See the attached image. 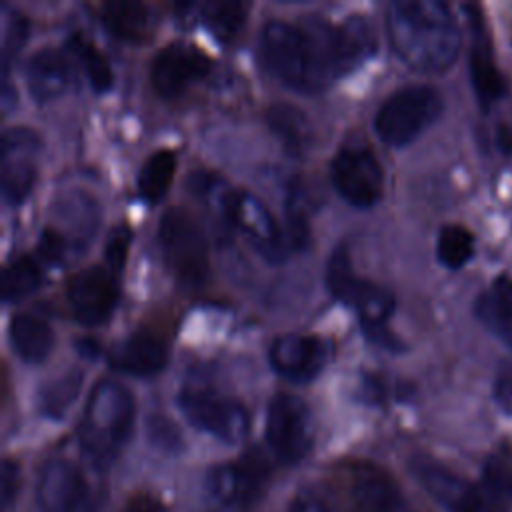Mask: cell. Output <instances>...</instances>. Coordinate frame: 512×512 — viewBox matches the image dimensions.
<instances>
[{"mask_svg": "<svg viewBox=\"0 0 512 512\" xmlns=\"http://www.w3.org/2000/svg\"><path fill=\"white\" fill-rule=\"evenodd\" d=\"M134 398L114 380H100L82 410L78 444L96 470H108L132 436Z\"/></svg>", "mask_w": 512, "mask_h": 512, "instance_id": "2", "label": "cell"}, {"mask_svg": "<svg viewBox=\"0 0 512 512\" xmlns=\"http://www.w3.org/2000/svg\"><path fill=\"white\" fill-rule=\"evenodd\" d=\"M176 402L188 424L226 444H238L248 434V410L240 402L220 396L214 390L190 386L180 390Z\"/></svg>", "mask_w": 512, "mask_h": 512, "instance_id": "8", "label": "cell"}, {"mask_svg": "<svg viewBox=\"0 0 512 512\" xmlns=\"http://www.w3.org/2000/svg\"><path fill=\"white\" fill-rule=\"evenodd\" d=\"M468 24L472 32L470 44V78L478 102L488 108L504 94V80L496 68L490 36L486 32L482 14L476 6H466Z\"/></svg>", "mask_w": 512, "mask_h": 512, "instance_id": "18", "label": "cell"}, {"mask_svg": "<svg viewBox=\"0 0 512 512\" xmlns=\"http://www.w3.org/2000/svg\"><path fill=\"white\" fill-rule=\"evenodd\" d=\"M314 434V418L302 398L286 392L272 396L266 412V442L278 462L304 460L314 446Z\"/></svg>", "mask_w": 512, "mask_h": 512, "instance_id": "7", "label": "cell"}, {"mask_svg": "<svg viewBox=\"0 0 512 512\" xmlns=\"http://www.w3.org/2000/svg\"><path fill=\"white\" fill-rule=\"evenodd\" d=\"M270 130L282 140L288 152L300 154L310 142V124L304 112L292 104H272L266 112Z\"/></svg>", "mask_w": 512, "mask_h": 512, "instance_id": "25", "label": "cell"}, {"mask_svg": "<svg viewBox=\"0 0 512 512\" xmlns=\"http://www.w3.org/2000/svg\"><path fill=\"white\" fill-rule=\"evenodd\" d=\"M70 50L82 62V68L88 76L90 86L96 92H106L114 82V74H112V68H110L106 56L90 40H86L80 34L70 38Z\"/></svg>", "mask_w": 512, "mask_h": 512, "instance_id": "32", "label": "cell"}, {"mask_svg": "<svg viewBox=\"0 0 512 512\" xmlns=\"http://www.w3.org/2000/svg\"><path fill=\"white\" fill-rule=\"evenodd\" d=\"M148 438L150 442L164 452H180L182 448V438L178 428H174V424L162 416H154L148 422Z\"/></svg>", "mask_w": 512, "mask_h": 512, "instance_id": "37", "label": "cell"}, {"mask_svg": "<svg viewBox=\"0 0 512 512\" xmlns=\"http://www.w3.org/2000/svg\"><path fill=\"white\" fill-rule=\"evenodd\" d=\"M352 494L368 512H414L394 478L374 464H358L350 472Z\"/></svg>", "mask_w": 512, "mask_h": 512, "instance_id": "20", "label": "cell"}, {"mask_svg": "<svg viewBox=\"0 0 512 512\" xmlns=\"http://www.w3.org/2000/svg\"><path fill=\"white\" fill-rule=\"evenodd\" d=\"M442 112V96L436 88L426 84H410L392 92L374 116V130L378 138L402 148L416 140Z\"/></svg>", "mask_w": 512, "mask_h": 512, "instance_id": "6", "label": "cell"}, {"mask_svg": "<svg viewBox=\"0 0 512 512\" xmlns=\"http://www.w3.org/2000/svg\"><path fill=\"white\" fill-rule=\"evenodd\" d=\"M410 470L446 512H510L492 500L480 484H470L426 456L412 458Z\"/></svg>", "mask_w": 512, "mask_h": 512, "instance_id": "11", "label": "cell"}, {"mask_svg": "<svg viewBox=\"0 0 512 512\" xmlns=\"http://www.w3.org/2000/svg\"><path fill=\"white\" fill-rule=\"evenodd\" d=\"M286 244L300 250L308 242V224L304 202L292 190L286 198Z\"/></svg>", "mask_w": 512, "mask_h": 512, "instance_id": "34", "label": "cell"}, {"mask_svg": "<svg viewBox=\"0 0 512 512\" xmlns=\"http://www.w3.org/2000/svg\"><path fill=\"white\" fill-rule=\"evenodd\" d=\"M42 282L40 266L32 256H18L10 260L2 270V300L6 304L18 302L38 290Z\"/></svg>", "mask_w": 512, "mask_h": 512, "instance_id": "28", "label": "cell"}, {"mask_svg": "<svg viewBox=\"0 0 512 512\" xmlns=\"http://www.w3.org/2000/svg\"><path fill=\"white\" fill-rule=\"evenodd\" d=\"M336 192L354 208L374 206L384 192V170L364 144H344L330 162Z\"/></svg>", "mask_w": 512, "mask_h": 512, "instance_id": "9", "label": "cell"}, {"mask_svg": "<svg viewBox=\"0 0 512 512\" xmlns=\"http://www.w3.org/2000/svg\"><path fill=\"white\" fill-rule=\"evenodd\" d=\"M486 494L496 500L504 508H512V462L508 454L498 452L492 454L482 470V478L478 482Z\"/></svg>", "mask_w": 512, "mask_h": 512, "instance_id": "33", "label": "cell"}, {"mask_svg": "<svg viewBox=\"0 0 512 512\" xmlns=\"http://www.w3.org/2000/svg\"><path fill=\"white\" fill-rule=\"evenodd\" d=\"M260 54L270 72L302 92L322 90L312 42L302 24L268 20L260 30Z\"/></svg>", "mask_w": 512, "mask_h": 512, "instance_id": "4", "label": "cell"}, {"mask_svg": "<svg viewBox=\"0 0 512 512\" xmlns=\"http://www.w3.org/2000/svg\"><path fill=\"white\" fill-rule=\"evenodd\" d=\"M40 138L26 126L4 130L0 140V188L2 198L10 206H18L34 186V158Z\"/></svg>", "mask_w": 512, "mask_h": 512, "instance_id": "14", "label": "cell"}, {"mask_svg": "<svg viewBox=\"0 0 512 512\" xmlns=\"http://www.w3.org/2000/svg\"><path fill=\"white\" fill-rule=\"evenodd\" d=\"M496 400L502 410L512 414V362L504 364L496 380Z\"/></svg>", "mask_w": 512, "mask_h": 512, "instance_id": "40", "label": "cell"}, {"mask_svg": "<svg viewBox=\"0 0 512 512\" xmlns=\"http://www.w3.org/2000/svg\"><path fill=\"white\" fill-rule=\"evenodd\" d=\"M26 30H28V22H26V18L22 14L10 12L6 16L4 40H2V66H4V72L8 70L10 60L20 50V46H22V42L26 38Z\"/></svg>", "mask_w": 512, "mask_h": 512, "instance_id": "36", "label": "cell"}, {"mask_svg": "<svg viewBox=\"0 0 512 512\" xmlns=\"http://www.w3.org/2000/svg\"><path fill=\"white\" fill-rule=\"evenodd\" d=\"M104 26L122 40H142L150 34L154 14L148 4L138 0H110L100 6Z\"/></svg>", "mask_w": 512, "mask_h": 512, "instance_id": "24", "label": "cell"}, {"mask_svg": "<svg viewBox=\"0 0 512 512\" xmlns=\"http://www.w3.org/2000/svg\"><path fill=\"white\" fill-rule=\"evenodd\" d=\"M8 340L12 350L28 364H38L48 358L54 346L50 324L34 314H14L8 324Z\"/></svg>", "mask_w": 512, "mask_h": 512, "instance_id": "22", "label": "cell"}, {"mask_svg": "<svg viewBox=\"0 0 512 512\" xmlns=\"http://www.w3.org/2000/svg\"><path fill=\"white\" fill-rule=\"evenodd\" d=\"M474 314L478 322L512 348V282L498 278L476 298Z\"/></svg>", "mask_w": 512, "mask_h": 512, "instance_id": "23", "label": "cell"}, {"mask_svg": "<svg viewBox=\"0 0 512 512\" xmlns=\"http://www.w3.org/2000/svg\"><path fill=\"white\" fill-rule=\"evenodd\" d=\"M474 254V236L460 224H446L436 238V258L448 270H458Z\"/></svg>", "mask_w": 512, "mask_h": 512, "instance_id": "30", "label": "cell"}, {"mask_svg": "<svg viewBox=\"0 0 512 512\" xmlns=\"http://www.w3.org/2000/svg\"><path fill=\"white\" fill-rule=\"evenodd\" d=\"M118 276L110 266L94 264L70 278L66 298L76 322L98 326L112 316L120 296Z\"/></svg>", "mask_w": 512, "mask_h": 512, "instance_id": "13", "label": "cell"}, {"mask_svg": "<svg viewBox=\"0 0 512 512\" xmlns=\"http://www.w3.org/2000/svg\"><path fill=\"white\" fill-rule=\"evenodd\" d=\"M386 34L396 56L412 70L438 74L460 52V30L440 0H396L386 10Z\"/></svg>", "mask_w": 512, "mask_h": 512, "instance_id": "1", "label": "cell"}, {"mask_svg": "<svg viewBox=\"0 0 512 512\" xmlns=\"http://www.w3.org/2000/svg\"><path fill=\"white\" fill-rule=\"evenodd\" d=\"M158 244L170 274L182 288L196 290L206 282L210 272L208 240L184 208L172 206L160 216Z\"/></svg>", "mask_w": 512, "mask_h": 512, "instance_id": "5", "label": "cell"}, {"mask_svg": "<svg viewBox=\"0 0 512 512\" xmlns=\"http://www.w3.org/2000/svg\"><path fill=\"white\" fill-rule=\"evenodd\" d=\"M122 512H168V510L156 498L142 494V496L130 500Z\"/></svg>", "mask_w": 512, "mask_h": 512, "instance_id": "41", "label": "cell"}, {"mask_svg": "<svg viewBox=\"0 0 512 512\" xmlns=\"http://www.w3.org/2000/svg\"><path fill=\"white\" fill-rule=\"evenodd\" d=\"M226 226L240 230L252 248L268 262H282L288 244L266 204L246 190H230L224 214Z\"/></svg>", "mask_w": 512, "mask_h": 512, "instance_id": "12", "label": "cell"}, {"mask_svg": "<svg viewBox=\"0 0 512 512\" xmlns=\"http://www.w3.org/2000/svg\"><path fill=\"white\" fill-rule=\"evenodd\" d=\"M250 4L248 2H238V0H228V2H208L202 6L200 18L208 32L222 44L234 40V36L240 32L244 26L246 14H248Z\"/></svg>", "mask_w": 512, "mask_h": 512, "instance_id": "27", "label": "cell"}, {"mask_svg": "<svg viewBox=\"0 0 512 512\" xmlns=\"http://www.w3.org/2000/svg\"><path fill=\"white\" fill-rule=\"evenodd\" d=\"M268 356L282 378L304 384L324 370L330 358V344L318 336L284 334L272 342Z\"/></svg>", "mask_w": 512, "mask_h": 512, "instance_id": "17", "label": "cell"}, {"mask_svg": "<svg viewBox=\"0 0 512 512\" xmlns=\"http://www.w3.org/2000/svg\"><path fill=\"white\" fill-rule=\"evenodd\" d=\"M288 512H334V508L322 490L306 486L294 496Z\"/></svg>", "mask_w": 512, "mask_h": 512, "instance_id": "38", "label": "cell"}, {"mask_svg": "<svg viewBox=\"0 0 512 512\" xmlns=\"http://www.w3.org/2000/svg\"><path fill=\"white\" fill-rule=\"evenodd\" d=\"M166 360V342L144 328L128 334L108 350V364L114 370L132 376L158 374L166 366Z\"/></svg>", "mask_w": 512, "mask_h": 512, "instance_id": "19", "label": "cell"}, {"mask_svg": "<svg viewBox=\"0 0 512 512\" xmlns=\"http://www.w3.org/2000/svg\"><path fill=\"white\" fill-rule=\"evenodd\" d=\"M24 80L30 96L36 102H50L66 92L72 80L70 64L60 50L44 46L28 58Z\"/></svg>", "mask_w": 512, "mask_h": 512, "instance_id": "21", "label": "cell"}, {"mask_svg": "<svg viewBox=\"0 0 512 512\" xmlns=\"http://www.w3.org/2000/svg\"><path fill=\"white\" fill-rule=\"evenodd\" d=\"M174 170H176V156L172 150L160 148L152 152L138 170L136 182H138L140 196L148 204H158L172 182Z\"/></svg>", "mask_w": 512, "mask_h": 512, "instance_id": "26", "label": "cell"}, {"mask_svg": "<svg viewBox=\"0 0 512 512\" xmlns=\"http://www.w3.org/2000/svg\"><path fill=\"white\" fill-rule=\"evenodd\" d=\"M2 508L8 510L12 506V502L16 500L18 496V490H20V468L14 460L10 458H4L2 462Z\"/></svg>", "mask_w": 512, "mask_h": 512, "instance_id": "39", "label": "cell"}, {"mask_svg": "<svg viewBox=\"0 0 512 512\" xmlns=\"http://www.w3.org/2000/svg\"><path fill=\"white\" fill-rule=\"evenodd\" d=\"M326 286L336 300L350 306L358 314L366 338L390 350L400 348L398 338L386 326L396 306L392 292L370 280L360 278L354 272L350 258L342 246L336 248L328 260Z\"/></svg>", "mask_w": 512, "mask_h": 512, "instance_id": "3", "label": "cell"}, {"mask_svg": "<svg viewBox=\"0 0 512 512\" xmlns=\"http://www.w3.org/2000/svg\"><path fill=\"white\" fill-rule=\"evenodd\" d=\"M80 386L82 374L78 370H68L66 374L46 382V386L38 394L40 412L48 418H62L76 400Z\"/></svg>", "mask_w": 512, "mask_h": 512, "instance_id": "31", "label": "cell"}, {"mask_svg": "<svg viewBox=\"0 0 512 512\" xmlns=\"http://www.w3.org/2000/svg\"><path fill=\"white\" fill-rule=\"evenodd\" d=\"M130 238L132 232L126 224H118L116 228L110 230L106 246H104V264L110 266L114 272H122L130 248Z\"/></svg>", "mask_w": 512, "mask_h": 512, "instance_id": "35", "label": "cell"}, {"mask_svg": "<svg viewBox=\"0 0 512 512\" xmlns=\"http://www.w3.org/2000/svg\"><path fill=\"white\" fill-rule=\"evenodd\" d=\"M212 60L198 46L176 40L156 52L150 64V82L162 98L180 96L190 84L202 80Z\"/></svg>", "mask_w": 512, "mask_h": 512, "instance_id": "16", "label": "cell"}, {"mask_svg": "<svg viewBox=\"0 0 512 512\" xmlns=\"http://www.w3.org/2000/svg\"><path fill=\"white\" fill-rule=\"evenodd\" d=\"M96 204L86 194H72L62 198L60 206H56V214L62 224H66L68 232L74 236L76 246L80 248L82 242H88L96 228Z\"/></svg>", "mask_w": 512, "mask_h": 512, "instance_id": "29", "label": "cell"}, {"mask_svg": "<svg viewBox=\"0 0 512 512\" xmlns=\"http://www.w3.org/2000/svg\"><path fill=\"white\" fill-rule=\"evenodd\" d=\"M268 472V462L258 450L244 454L236 462L218 464L208 470L204 480L208 502L222 510H240L264 490Z\"/></svg>", "mask_w": 512, "mask_h": 512, "instance_id": "10", "label": "cell"}, {"mask_svg": "<svg viewBox=\"0 0 512 512\" xmlns=\"http://www.w3.org/2000/svg\"><path fill=\"white\" fill-rule=\"evenodd\" d=\"M36 502L42 512H96L82 472L68 460H48L38 474Z\"/></svg>", "mask_w": 512, "mask_h": 512, "instance_id": "15", "label": "cell"}]
</instances>
